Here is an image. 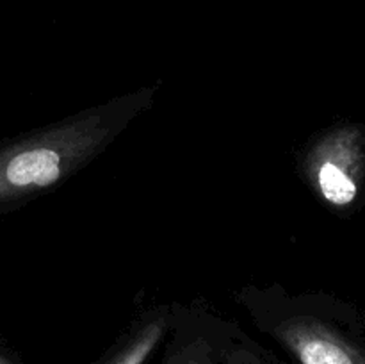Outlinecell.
Listing matches in <instances>:
<instances>
[{"label": "cell", "mask_w": 365, "mask_h": 364, "mask_svg": "<svg viewBox=\"0 0 365 364\" xmlns=\"http://www.w3.org/2000/svg\"><path fill=\"white\" fill-rule=\"evenodd\" d=\"M159 86H141L0 145V213L66 184L155 102Z\"/></svg>", "instance_id": "6da1fadb"}, {"label": "cell", "mask_w": 365, "mask_h": 364, "mask_svg": "<svg viewBox=\"0 0 365 364\" xmlns=\"http://www.w3.org/2000/svg\"><path fill=\"white\" fill-rule=\"evenodd\" d=\"M235 302L294 364H365V305L334 293L246 284Z\"/></svg>", "instance_id": "7a4b0ae2"}, {"label": "cell", "mask_w": 365, "mask_h": 364, "mask_svg": "<svg viewBox=\"0 0 365 364\" xmlns=\"http://www.w3.org/2000/svg\"><path fill=\"white\" fill-rule=\"evenodd\" d=\"M298 171L330 213H359L365 203V123L346 120L317 131L299 150Z\"/></svg>", "instance_id": "3957f363"}, {"label": "cell", "mask_w": 365, "mask_h": 364, "mask_svg": "<svg viewBox=\"0 0 365 364\" xmlns=\"http://www.w3.org/2000/svg\"><path fill=\"white\" fill-rule=\"evenodd\" d=\"M148 364H289L203 302L175 303L168 335Z\"/></svg>", "instance_id": "277c9868"}, {"label": "cell", "mask_w": 365, "mask_h": 364, "mask_svg": "<svg viewBox=\"0 0 365 364\" xmlns=\"http://www.w3.org/2000/svg\"><path fill=\"white\" fill-rule=\"evenodd\" d=\"M175 302L139 310L96 364H148L171 327Z\"/></svg>", "instance_id": "5b68a950"}, {"label": "cell", "mask_w": 365, "mask_h": 364, "mask_svg": "<svg viewBox=\"0 0 365 364\" xmlns=\"http://www.w3.org/2000/svg\"><path fill=\"white\" fill-rule=\"evenodd\" d=\"M0 364H25V363L21 359H18L13 352H9V350L4 348V346L0 345Z\"/></svg>", "instance_id": "8992f818"}, {"label": "cell", "mask_w": 365, "mask_h": 364, "mask_svg": "<svg viewBox=\"0 0 365 364\" xmlns=\"http://www.w3.org/2000/svg\"><path fill=\"white\" fill-rule=\"evenodd\" d=\"M89 2H93V0H89Z\"/></svg>", "instance_id": "52a82bcc"}]
</instances>
